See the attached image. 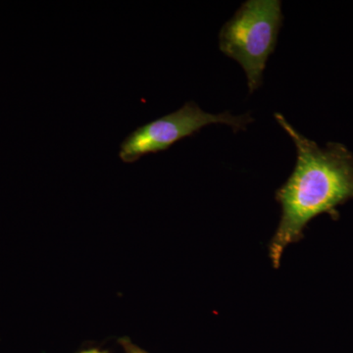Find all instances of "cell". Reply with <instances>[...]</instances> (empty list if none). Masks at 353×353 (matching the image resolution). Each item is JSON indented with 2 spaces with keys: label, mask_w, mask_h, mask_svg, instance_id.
Segmentation results:
<instances>
[{
  "label": "cell",
  "mask_w": 353,
  "mask_h": 353,
  "mask_svg": "<svg viewBox=\"0 0 353 353\" xmlns=\"http://www.w3.org/2000/svg\"><path fill=\"white\" fill-rule=\"evenodd\" d=\"M275 119L296 148V163L276 192L282 215L269 245L272 264L279 268L288 245L303 240L311 220L326 213L339 219V206L353 199V153L340 143L320 146L297 132L280 113Z\"/></svg>",
  "instance_id": "cell-1"
},
{
  "label": "cell",
  "mask_w": 353,
  "mask_h": 353,
  "mask_svg": "<svg viewBox=\"0 0 353 353\" xmlns=\"http://www.w3.org/2000/svg\"><path fill=\"white\" fill-rule=\"evenodd\" d=\"M252 121L250 113L239 116L230 112L211 114L202 110L194 102H188L175 112L132 132L121 145L120 158L132 163L143 155L168 150L176 141L192 136L208 125H228L238 132L245 131Z\"/></svg>",
  "instance_id": "cell-3"
},
{
  "label": "cell",
  "mask_w": 353,
  "mask_h": 353,
  "mask_svg": "<svg viewBox=\"0 0 353 353\" xmlns=\"http://www.w3.org/2000/svg\"><path fill=\"white\" fill-rule=\"evenodd\" d=\"M128 353H146L143 350H139V348L131 347L128 350Z\"/></svg>",
  "instance_id": "cell-4"
},
{
  "label": "cell",
  "mask_w": 353,
  "mask_h": 353,
  "mask_svg": "<svg viewBox=\"0 0 353 353\" xmlns=\"http://www.w3.org/2000/svg\"><path fill=\"white\" fill-rule=\"evenodd\" d=\"M283 19L282 2L279 0H248L221 29L220 50L245 70L250 94L261 87Z\"/></svg>",
  "instance_id": "cell-2"
},
{
  "label": "cell",
  "mask_w": 353,
  "mask_h": 353,
  "mask_svg": "<svg viewBox=\"0 0 353 353\" xmlns=\"http://www.w3.org/2000/svg\"><path fill=\"white\" fill-rule=\"evenodd\" d=\"M81 353H102L101 352H99V350H88V352H83Z\"/></svg>",
  "instance_id": "cell-5"
}]
</instances>
